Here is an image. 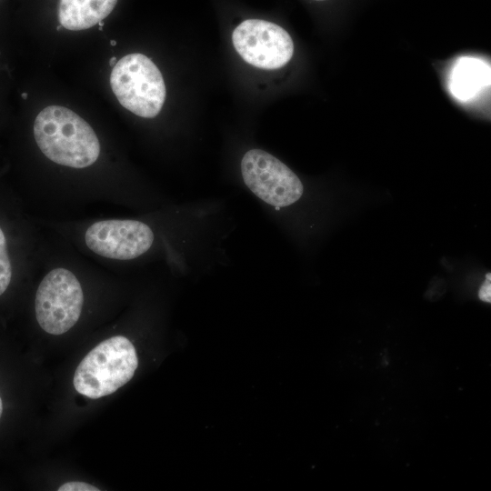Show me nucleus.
Listing matches in <instances>:
<instances>
[{
    "instance_id": "obj_9",
    "label": "nucleus",
    "mask_w": 491,
    "mask_h": 491,
    "mask_svg": "<svg viewBox=\"0 0 491 491\" xmlns=\"http://www.w3.org/2000/svg\"><path fill=\"white\" fill-rule=\"evenodd\" d=\"M486 77L487 70L481 61L462 58L454 69L451 91L461 100L469 99L485 85Z\"/></svg>"
},
{
    "instance_id": "obj_11",
    "label": "nucleus",
    "mask_w": 491,
    "mask_h": 491,
    "mask_svg": "<svg viewBox=\"0 0 491 491\" xmlns=\"http://www.w3.org/2000/svg\"><path fill=\"white\" fill-rule=\"evenodd\" d=\"M58 491H99V488L81 481H70L63 484Z\"/></svg>"
},
{
    "instance_id": "obj_15",
    "label": "nucleus",
    "mask_w": 491,
    "mask_h": 491,
    "mask_svg": "<svg viewBox=\"0 0 491 491\" xmlns=\"http://www.w3.org/2000/svg\"><path fill=\"white\" fill-rule=\"evenodd\" d=\"M2 412H3V403H2V399L0 397V417H1Z\"/></svg>"
},
{
    "instance_id": "obj_8",
    "label": "nucleus",
    "mask_w": 491,
    "mask_h": 491,
    "mask_svg": "<svg viewBox=\"0 0 491 491\" xmlns=\"http://www.w3.org/2000/svg\"><path fill=\"white\" fill-rule=\"evenodd\" d=\"M117 0H59L58 20L71 31L88 29L103 21Z\"/></svg>"
},
{
    "instance_id": "obj_17",
    "label": "nucleus",
    "mask_w": 491,
    "mask_h": 491,
    "mask_svg": "<svg viewBox=\"0 0 491 491\" xmlns=\"http://www.w3.org/2000/svg\"><path fill=\"white\" fill-rule=\"evenodd\" d=\"M61 28H62V25H58V26L56 27V30H60Z\"/></svg>"
},
{
    "instance_id": "obj_4",
    "label": "nucleus",
    "mask_w": 491,
    "mask_h": 491,
    "mask_svg": "<svg viewBox=\"0 0 491 491\" xmlns=\"http://www.w3.org/2000/svg\"><path fill=\"white\" fill-rule=\"evenodd\" d=\"M84 303L82 286L68 269L51 270L40 282L35 300L36 320L51 335H62L78 321Z\"/></svg>"
},
{
    "instance_id": "obj_18",
    "label": "nucleus",
    "mask_w": 491,
    "mask_h": 491,
    "mask_svg": "<svg viewBox=\"0 0 491 491\" xmlns=\"http://www.w3.org/2000/svg\"><path fill=\"white\" fill-rule=\"evenodd\" d=\"M315 1H325V0H315Z\"/></svg>"
},
{
    "instance_id": "obj_3",
    "label": "nucleus",
    "mask_w": 491,
    "mask_h": 491,
    "mask_svg": "<svg viewBox=\"0 0 491 491\" xmlns=\"http://www.w3.org/2000/svg\"><path fill=\"white\" fill-rule=\"evenodd\" d=\"M113 93L122 106L135 115L153 118L165 100V85L158 67L143 54H129L113 66Z\"/></svg>"
},
{
    "instance_id": "obj_14",
    "label": "nucleus",
    "mask_w": 491,
    "mask_h": 491,
    "mask_svg": "<svg viewBox=\"0 0 491 491\" xmlns=\"http://www.w3.org/2000/svg\"><path fill=\"white\" fill-rule=\"evenodd\" d=\"M21 96H22V98H23L24 100H25V99H27V97H28V94H27V93H22V94H21Z\"/></svg>"
},
{
    "instance_id": "obj_13",
    "label": "nucleus",
    "mask_w": 491,
    "mask_h": 491,
    "mask_svg": "<svg viewBox=\"0 0 491 491\" xmlns=\"http://www.w3.org/2000/svg\"><path fill=\"white\" fill-rule=\"evenodd\" d=\"M116 64V58L115 56L111 57L109 60V65L114 66Z\"/></svg>"
},
{
    "instance_id": "obj_6",
    "label": "nucleus",
    "mask_w": 491,
    "mask_h": 491,
    "mask_svg": "<svg viewBox=\"0 0 491 491\" xmlns=\"http://www.w3.org/2000/svg\"><path fill=\"white\" fill-rule=\"evenodd\" d=\"M238 55L248 64L262 69H277L293 56L294 43L289 34L276 24L262 19H246L232 34Z\"/></svg>"
},
{
    "instance_id": "obj_2",
    "label": "nucleus",
    "mask_w": 491,
    "mask_h": 491,
    "mask_svg": "<svg viewBox=\"0 0 491 491\" xmlns=\"http://www.w3.org/2000/svg\"><path fill=\"white\" fill-rule=\"evenodd\" d=\"M138 358L133 344L123 336L107 338L80 362L74 376L75 390L89 398L108 396L134 376Z\"/></svg>"
},
{
    "instance_id": "obj_7",
    "label": "nucleus",
    "mask_w": 491,
    "mask_h": 491,
    "mask_svg": "<svg viewBox=\"0 0 491 491\" xmlns=\"http://www.w3.org/2000/svg\"><path fill=\"white\" fill-rule=\"evenodd\" d=\"M154 233L145 223L129 219L95 222L85 231L87 247L105 258L130 260L145 253L152 246Z\"/></svg>"
},
{
    "instance_id": "obj_5",
    "label": "nucleus",
    "mask_w": 491,
    "mask_h": 491,
    "mask_svg": "<svg viewBox=\"0 0 491 491\" xmlns=\"http://www.w3.org/2000/svg\"><path fill=\"white\" fill-rule=\"evenodd\" d=\"M241 173L247 187L273 206H288L303 195L304 186L297 175L264 150L247 151L241 161Z\"/></svg>"
},
{
    "instance_id": "obj_1",
    "label": "nucleus",
    "mask_w": 491,
    "mask_h": 491,
    "mask_svg": "<svg viewBox=\"0 0 491 491\" xmlns=\"http://www.w3.org/2000/svg\"><path fill=\"white\" fill-rule=\"evenodd\" d=\"M33 133L40 151L55 164L85 168L99 157V140L91 125L65 106L44 108L35 119Z\"/></svg>"
},
{
    "instance_id": "obj_16",
    "label": "nucleus",
    "mask_w": 491,
    "mask_h": 491,
    "mask_svg": "<svg viewBox=\"0 0 491 491\" xmlns=\"http://www.w3.org/2000/svg\"><path fill=\"white\" fill-rule=\"evenodd\" d=\"M110 45H116V41L111 40V41H110Z\"/></svg>"
},
{
    "instance_id": "obj_10",
    "label": "nucleus",
    "mask_w": 491,
    "mask_h": 491,
    "mask_svg": "<svg viewBox=\"0 0 491 491\" xmlns=\"http://www.w3.org/2000/svg\"><path fill=\"white\" fill-rule=\"evenodd\" d=\"M12 277V267L6 248V240L0 227V296L8 287Z\"/></svg>"
},
{
    "instance_id": "obj_12",
    "label": "nucleus",
    "mask_w": 491,
    "mask_h": 491,
    "mask_svg": "<svg viewBox=\"0 0 491 491\" xmlns=\"http://www.w3.org/2000/svg\"><path fill=\"white\" fill-rule=\"evenodd\" d=\"M479 298L486 303L491 302V282L490 279H486L478 292Z\"/></svg>"
}]
</instances>
